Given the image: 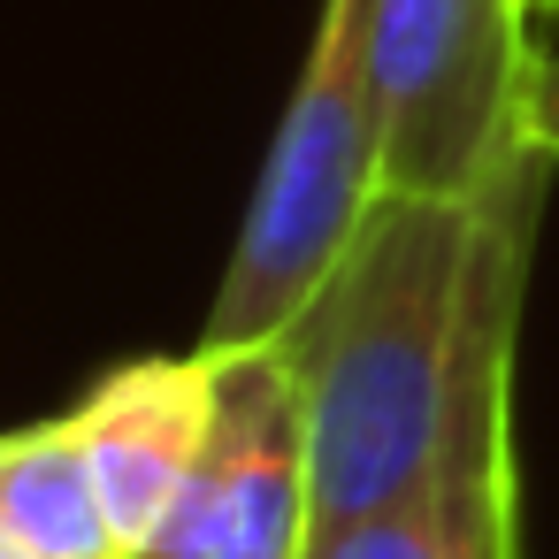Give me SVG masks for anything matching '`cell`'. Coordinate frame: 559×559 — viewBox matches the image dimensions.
I'll list each match as a JSON object with an SVG mask.
<instances>
[{"instance_id": "cell-5", "label": "cell", "mask_w": 559, "mask_h": 559, "mask_svg": "<svg viewBox=\"0 0 559 559\" xmlns=\"http://www.w3.org/2000/svg\"><path fill=\"white\" fill-rule=\"evenodd\" d=\"M307 559H521V475H513V376L475 383L452 421L437 475L368 521L314 528Z\"/></svg>"}, {"instance_id": "cell-1", "label": "cell", "mask_w": 559, "mask_h": 559, "mask_svg": "<svg viewBox=\"0 0 559 559\" xmlns=\"http://www.w3.org/2000/svg\"><path fill=\"white\" fill-rule=\"evenodd\" d=\"M551 154L528 139L475 200L383 192L307 314L276 337L314 460V528L406 506L475 383L513 368Z\"/></svg>"}, {"instance_id": "cell-7", "label": "cell", "mask_w": 559, "mask_h": 559, "mask_svg": "<svg viewBox=\"0 0 559 559\" xmlns=\"http://www.w3.org/2000/svg\"><path fill=\"white\" fill-rule=\"evenodd\" d=\"M0 536L16 559H123L70 414L0 429Z\"/></svg>"}, {"instance_id": "cell-8", "label": "cell", "mask_w": 559, "mask_h": 559, "mask_svg": "<svg viewBox=\"0 0 559 559\" xmlns=\"http://www.w3.org/2000/svg\"><path fill=\"white\" fill-rule=\"evenodd\" d=\"M528 139L559 162V55H536L528 70Z\"/></svg>"}, {"instance_id": "cell-6", "label": "cell", "mask_w": 559, "mask_h": 559, "mask_svg": "<svg viewBox=\"0 0 559 559\" xmlns=\"http://www.w3.org/2000/svg\"><path fill=\"white\" fill-rule=\"evenodd\" d=\"M207 414H215V360L200 345L123 360L70 406L78 452H85L93 490L123 536V559H131V544H146V528L185 490V475L207 444Z\"/></svg>"}, {"instance_id": "cell-10", "label": "cell", "mask_w": 559, "mask_h": 559, "mask_svg": "<svg viewBox=\"0 0 559 559\" xmlns=\"http://www.w3.org/2000/svg\"><path fill=\"white\" fill-rule=\"evenodd\" d=\"M0 559H16V551H9V536H0Z\"/></svg>"}, {"instance_id": "cell-9", "label": "cell", "mask_w": 559, "mask_h": 559, "mask_svg": "<svg viewBox=\"0 0 559 559\" xmlns=\"http://www.w3.org/2000/svg\"><path fill=\"white\" fill-rule=\"evenodd\" d=\"M528 16H559V0H528Z\"/></svg>"}, {"instance_id": "cell-4", "label": "cell", "mask_w": 559, "mask_h": 559, "mask_svg": "<svg viewBox=\"0 0 559 559\" xmlns=\"http://www.w3.org/2000/svg\"><path fill=\"white\" fill-rule=\"evenodd\" d=\"M215 360L207 444L169 513L131 559H307L314 544V460L307 406L284 345H238Z\"/></svg>"}, {"instance_id": "cell-2", "label": "cell", "mask_w": 559, "mask_h": 559, "mask_svg": "<svg viewBox=\"0 0 559 559\" xmlns=\"http://www.w3.org/2000/svg\"><path fill=\"white\" fill-rule=\"evenodd\" d=\"M383 200V85H376V0H322L314 39L299 62V85L284 100V123L261 154L230 269L215 284L200 353L276 345L368 207Z\"/></svg>"}, {"instance_id": "cell-3", "label": "cell", "mask_w": 559, "mask_h": 559, "mask_svg": "<svg viewBox=\"0 0 559 559\" xmlns=\"http://www.w3.org/2000/svg\"><path fill=\"white\" fill-rule=\"evenodd\" d=\"M528 0H376L383 192L475 200L528 146Z\"/></svg>"}]
</instances>
